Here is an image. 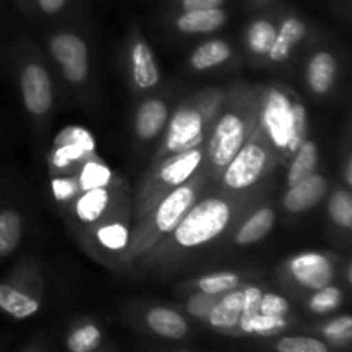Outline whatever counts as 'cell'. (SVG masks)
I'll return each instance as SVG.
<instances>
[{
  "mask_svg": "<svg viewBox=\"0 0 352 352\" xmlns=\"http://www.w3.org/2000/svg\"><path fill=\"white\" fill-rule=\"evenodd\" d=\"M260 313L268 316H287L291 313L289 301L275 292H263L260 301Z\"/></svg>",
  "mask_w": 352,
  "mask_h": 352,
  "instance_id": "obj_37",
  "label": "cell"
},
{
  "mask_svg": "<svg viewBox=\"0 0 352 352\" xmlns=\"http://www.w3.org/2000/svg\"><path fill=\"white\" fill-rule=\"evenodd\" d=\"M274 349L280 352H329L330 346L316 337L287 336L280 337L274 344Z\"/></svg>",
  "mask_w": 352,
  "mask_h": 352,
  "instance_id": "obj_35",
  "label": "cell"
},
{
  "mask_svg": "<svg viewBox=\"0 0 352 352\" xmlns=\"http://www.w3.org/2000/svg\"><path fill=\"white\" fill-rule=\"evenodd\" d=\"M344 302V292L342 289L337 287V285L329 284L322 289H316L311 292V296L308 298L306 302V308L309 313L318 316H329L333 311L342 306Z\"/></svg>",
  "mask_w": 352,
  "mask_h": 352,
  "instance_id": "obj_30",
  "label": "cell"
},
{
  "mask_svg": "<svg viewBox=\"0 0 352 352\" xmlns=\"http://www.w3.org/2000/svg\"><path fill=\"white\" fill-rule=\"evenodd\" d=\"M217 298H219V296H210V294H205V292L198 291L196 294H192L191 298L188 299V302H186V309H188L189 315L195 316V318L206 320L210 309H212V306L215 305Z\"/></svg>",
  "mask_w": 352,
  "mask_h": 352,
  "instance_id": "obj_38",
  "label": "cell"
},
{
  "mask_svg": "<svg viewBox=\"0 0 352 352\" xmlns=\"http://www.w3.org/2000/svg\"><path fill=\"white\" fill-rule=\"evenodd\" d=\"M113 203V192L110 186L81 191L72 199V213L82 226H93L110 212Z\"/></svg>",
  "mask_w": 352,
  "mask_h": 352,
  "instance_id": "obj_17",
  "label": "cell"
},
{
  "mask_svg": "<svg viewBox=\"0 0 352 352\" xmlns=\"http://www.w3.org/2000/svg\"><path fill=\"white\" fill-rule=\"evenodd\" d=\"M323 339L330 347H349L352 342V318L340 315L320 327Z\"/></svg>",
  "mask_w": 352,
  "mask_h": 352,
  "instance_id": "obj_33",
  "label": "cell"
},
{
  "mask_svg": "<svg viewBox=\"0 0 352 352\" xmlns=\"http://www.w3.org/2000/svg\"><path fill=\"white\" fill-rule=\"evenodd\" d=\"M50 55L60 67L62 76L71 85H81L89 74L88 45L79 34L62 31L52 36Z\"/></svg>",
  "mask_w": 352,
  "mask_h": 352,
  "instance_id": "obj_11",
  "label": "cell"
},
{
  "mask_svg": "<svg viewBox=\"0 0 352 352\" xmlns=\"http://www.w3.org/2000/svg\"><path fill=\"white\" fill-rule=\"evenodd\" d=\"M76 177H78L81 191H86V189L110 186L112 184L113 174L112 170H110L103 162H100L95 155V157L88 158V160H85L79 165L78 172H76Z\"/></svg>",
  "mask_w": 352,
  "mask_h": 352,
  "instance_id": "obj_29",
  "label": "cell"
},
{
  "mask_svg": "<svg viewBox=\"0 0 352 352\" xmlns=\"http://www.w3.org/2000/svg\"><path fill=\"white\" fill-rule=\"evenodd\" d=\"M329 215L337 227L352 229V198L346 188H336L329 198Z\"/></svg>",
  "mask_w": 352,
  "mask_h": 352,
  "instance_id": "obj_34",
  "label": "cell"
},
{
  "mask_svg": "<svg viewBox=\"0 0 352 352\" xmlns=\"http://www.w3.org/2000/svg\"><path fill=\"white\" fill-rule=\"evenodd\" d=\"M127 64H129L131 81L136 89L148 91L160 82V69H158L153 48L144 38H131L129 48H127Z\"/></svg>",
  "mask_w": 352,
  "mask_h": 352,
  "instance_id": "obj_13",
  "label": "cell"
},
{
  "mask_svg": "<svg viewBox=\"0 0 352 352\" xmlns=\"http://www.w3.org/2000/svg\"><path fill=\"white\" fill-rule=\"evenodd\" d=\"M226 0H179L181 10H196V9H215L222 7Z\"/></svg>",
  "mask_w": 352,
  "mask_h": 352,
  "instance_id": "obj_40",
  "label": "cell"
},
{
  "mask_svg": "<svg viewBox=\"0 0 352 352\" xmlns=\"http://www.w3.org/2000/svg\"><path fill=\"white\" fill-rule=\"evenodd\" d=\"M306 33H308V26H306V23L301 17H284L277 26V34H275L274 43H272L270 50L267 54L268 60L274 62V64L287 62L292 52H294L296 45H299L305 40Z\"/></svg>",
  "mask_w": 352,
  "mask_h": 352,
  "instance_id": "obj_18",
  "label": "cell"
},
{
  "mask_svg": "<svg viewBox=\"0 0 352 352\" xmlns=\"http://www.w3.org/2000/svg\"><path fill=\"white\" fill-rule=\"evenodd\" d=\"M277 34V24L268 17H258L246 28V45L256 57H267Z\"/></svg>",
  "mask_w": 352,
  "mask_h": 352,
  "instance_id": "obj_27",
  "label": "cell"
},
{
  "mask_svg": "<svg viewBox=\"0 0 352 352\" xmlns=\"http://www.w3.org/2000/svg\"><path fill=\"white\" fill-rule=\"evenodd\" d=\"M287 188L289 189L282 198L285 212L305 213L315 208L325 198V195L329 192V181L318 172H313L311 175L287 186Z\"/></svg>",
  "mask_w": 352,
  "mask_h": 352,
  "instance_id": "obj_15",
  "label": "cell"
},
{
  "mask_svg": "<svg viewBox=\"0 0 352 352\" xmlns=\"http://www.w3.org/2000/svg\"><path fill=\"white\" fill-rule=\"evenodd\" d=\"M226 93L219 88L203 89L182 102L174 113L168 116L157 160L205 143L226 98Z\"/></svg>",
  "mask_w": 352,
  "mask_h": 352,
  "instance_id": "obj_5",
  "label": "cell"
},
{
  "mask_svg": "<svg viewBox=\"0 0 352 352\" xmlns=\"http://www.w3.org/2000/svg\"><path fill=\"white\" fill-rule=\"evenodd\" d=\"M318 144L313 140L306 138L301 144H299L298 150L292 153L291 165H289L287 172V186L294 184V182L301 181V179L308 177L313 172H316L318 168Z\"/></svg>",
  "mask_w": 352,
  "mask_h": 352,
  "instance_id": "obj_25",
  "label": "cell"
},
{
  "mask_svg": "<svg viewBox=\"0 0 352 352\" xmlns=\"http://www.w3.org/2000/svg\"><path fill=\"white\" fill-rule=\"evenodd\" d=\"M278 155L268 143L267 138L254 127L253 133L248 136L243 146L237 150L232 160L220 172V182L223 191L227 192H244L263 181L278 164Z\"/></svg>",
  "mask_w": 352,
  "mask_h": 352,
  "instance_id": "obj_7",
  "label": "cell"
},
{
  "mask_svg": "<svg viewBox=\"0 0 352 352\" xmlns=\"http://www.w3.org/2000/svg\"><path fill=\"white\" fill-rule=\"evenodd\" d=\"M344 177H346L347 186L352 184V160L351 157H347L346 160V167H344Z\"/></svg>",
  "mask_w": 352,
  "mask_h": 352,
  "instance_id": "obj_42",
  "label": "cell"
},
{
  "mask_svg": "<svg viewBox=\"0 0 352 352\" xmlns=\"http://www.w3.org/2000/svg\"><path fill=\"white\" fill-rule=\"evenodd\" d=\"M52 192H54V198L57 199V201H72V199L81 192L78 177H76V172L74 174L55 175V177L52 179Z\"/></svg>",
  "mask_w": 352,
  "mask_h": 352,
  "instance_id": "obj_36",
  "label": "cell"
},
{
  "mask_svg": "<svg viewBox=\"0 0 352 352\" xmlns=\"http://www.w3.org/2000/svg\"><path fill=\"white\" fill-rule=\"evenodd\" d=\"M260 88L239 86L226 93L205 141V158L210 174L219 177L244 141L258 126Z\"/></svg>",
  "mask_w": 352,
  "mask_h": 352,
  "instance_id": "obj_2",
  "label": "cell"
},
{
  "mask_svg": "<svg viewBox=\"0 0 352 352\" xmlns=\"http://www.w3.org/2000/svg\"><path fill=\"white\" fill-rule=\"evenodd\" d=\"M241 315H243V289L237 287L217 298L215 305L206 316V322L213 330L236 333Z\"/></svg>",
  "mask_w": 352,
  "mask_h": 352,
  "instance_id": "obj_20",
  "label": "cell"
},
{
  "mask_svg": "<svg viewBox=\"0 0 352 352\" xmlns=\"http://www.w3.org/2000/svg\"><path fill=\"white\" fill-rule=\"evenodd\" d=\"M254 2H272V0H254Z\"/></svg>",
  "mask_w": 352,
  "mask_h": 352,
  "instance_id": "obj_43",
  "label": "cell"
},
{
  "mask_svg": "<svg viewBox=\"0 0 352 352\" xmlns=\"http://www.w3.org/2000/svg\"><path fill=\"white\" fill-rule=\"evenodd\" d=\"M243 208V199L229 195H212L196 199L170 234L140 258L144 267L170 265L189 251L219 239Z\"/></svg>",
  "mask_w": 352,
  "mask_h": 352,
  "instance_id": "obj_1",
  "label": "cell"
},
{
  "mask_svg": "<svg viewBox=\"0 0 352 352\" xmlns=\"http://www.w3.org/2000/svg\"><path fill=\"white\" fill-rule=\"evenodd\" d=\"M285 275L296 287L302 291H316L333 284L336 278V261L330 254L320 251L298 253L285 261Z\"/></svg>",
  "mask_w": 352,
  "mask_h": 352,
  "instance_id": "obj_10",
  "label": "cell"
},
{
  "mask_svg": "<svg viewBox=\"0 0 352 352\" xmlns=\"http://www.w3.org/2000/svg\"><path fill=\"white\" fill-rule=\"evenodd\" d=\"M91 227V244L98 253L107 256H124L131 241V229L126 220L107 213Z\"/></svg>",
  "mask_w": 352,
  "mask_h": 352,
  "instance_id": "obj_14",
  "label": "cell"
},
{
  "mask_svg": "<svg viewBox=\"0 0 352 352\" xmlns=\"http://www.w3.org/2000/svg\"><path fill=\"white\" fill-rule=\"evenodd\" d=\"M144 323L155 336L167 340H181L189 333L188 320L175 309L164 308V306L148 309L144 315Z\"/></svg>",
  "mask_w": 352,
  "mask_h": 352,
  "instance_id": "obj_21",
  "label": "cell"
},
{
  "mask_svg": "<svg viewBox=\"0 0 352 352\" xmlns=\"http://www.w3.org/2000/svg\"><path fill=\"white\" fill-rule=\"evenodd\" d=\"M19 88L23 103L33 117H43L54 105V86L50 74L40 60H30L19 69Z\"/></svg>",
  "mask_w": 352,
  "mask_h": 352,
  "instance_id": "obj_12",
  "label": "cell"
},
{
  "mask_svg": "<svg viewBox=\"0 0 352 352\" xmlns=\"http://www.w3.org/2000/svg\"><path fill=\"white\" fill-rule=\"evenodd\" d=\"M258 127L280 160L292 157L308 134V112L296 93L282 86L260 88Z\"/></svg>",
  "mask_w": 352,
  "mask_h": 352,
  "instance_id": "obj_4",
  "label": "cell"
},
{
  "mask_svg": "<svg viewBox=\"0 0 352 352\" xmlns=\"http://www.w3.org/2000/svg\"><path fill=\"white\" fill-rule=\"evenodd\" d=\"M65 2H67V0H36V3H38V7H40L41 12L48 14V16L60 12V10L64 9Z\"/></svg>",
  "mask_w": 352,
  "mask_h": 352,
  "instance_id": "obj_41",
  "label": "cell"
},
{
  "mask_svg": "<svg viewBox=\"0 0 352 352\" xmlns=\"http://www.w3.org/2000/svg\"><path fill=\"white\" fill-rule=\"evenodd\" d=\"M23 239V217L14 208L0 210V260L16 251Z\"/></svg>",
  "mask_w": 352,
  "mask_h": 352,
  "instance_id": "obj_26",
  "label": "cell"
},
{
  "mask_svg": "<svg viewBox=\"0 0 352 352\" xmlns=\"http://www.w3.org/2000/svg\"><path fill=\"white\" fill-rule=\"evenodd\" d=\"M168 116V105L162 98L144 100L134 116V133L141 141L155 140L164 133Z\"/></svg>",
  "mask_w": 352,
  "mask_h": 352,
  "instance_id": "obj_19",
  "label": "cell"
},
{
  "mask_svg": "<svg viewBox=\"0 0 352 352\" xmlns=\"http://www.w3.org/2000/svg\"><path fill=\"white\" fill-rule=\"evenodd\" d=\"M261 296H263V291L256 285H246L243 289V315H241L239 322H244L260 313Z\"/></svg>",
  "mask_w": 352,
  "mask_h": 352,
  "instance_id": "obj_39",
  "label": "cell"
},
{
  "mask_svg": "<svg viewBox=\"0 0 352 352\" xmlns=\"http://www.w3.org/2000/svg\"><path fill=\"white\" fill-rule=\"evenodd\" d=\"M41 296L40 272L24 261L0 280V311L14 320H26L40 311Z\"/></svg>",
  "mask_w": 352,
  "mask_h": 352,
  "instance_id": "obj_8",
  "label": "cell"
},
{
  "mask_svg": "<svg viewBox=\"0 0 352 352\" xmlns=\"http://www.w3.org/2000/svg\"><path fill=\"white\" fill-rule=\"evenodd\" d=\"M275 219L277 213L272 206H261V208L254 210L239 227L234 236V243L237 246H251V244L258 243L263 237H267L272 232L275 226Z\"/></svg>",
  "mask_w": 352,
  "mask_h": 352,
  "instance_id": "obj_23",
  "label": "cell"
},
{
  "mask_svg": "<svg viewBox=\"0 0 352 352\" xmlns=\"http://www.w3.org/2000/svg\"><path fill=\"white\" fill-rule=\"evenodd\" d=\"M205 167V143L157 160L155 167L151 168V172L144 179L143 186L138 191L136 205H134L136 219L146 213L167 192L188 182L192 175L198 174Z\"/></svg>",
  "mask_w": 352,
  "mask_h": 352,
  "instance_id": "obj_6",
  "label": "cell"
},
{
  "mask_svg": "<svg viewBox=\"0 0 352 352\" xmlns=\"http://www.w3.org/2000/svg\"><path fill=\"white\" fill-rule=\"evenodd\" d=\"M102 340L103 332L100 330V327L88 322L72 329L65 340V346L71 352H91L102 346Z\"/></svg>",
  "mask_w": 352,
  "mask_h": 352,
  "instance_id": "obj_31",
  "label": "cell"
},
{
  "mask_svg": "<svg viewBox=\"0 0 352 352\" xmlns=\"http://www.w3.org/2000/svg\"><path fill=\"white\" fill-rule=\"evenodd\" d=\"M339 62L337 57L329 50H318L308 58L305 69L306 85L309 91L318 96H325L332 91L337 81Z\"/></svg>",
  "mask_w": 352,
  "mask_h": 352,
  "instance_id": "obj_16",
  "label": "cell"
},
{
  "mask_svg": "<svg viewBox=\"0 0 352 352\" xmlns=\"http://www.w3.org/2000/svg\"><path fill=\"white\" fill-rule=\"evenodd\" d=\"M96 155L93 134L81 126H69L57 134L48 157V165L55 175L74 174L76 168Z\"/></svg>",
  "mask_w": 352,
  "mask_h": 352,
  "instance_id": "obj_9",
  "label": "cell"
},
{
  "mask_svg": "<svg viewBox=\"0 0 352 352\" xmlns=\"http://www.w3.org/2000/svg\"><path fill=\"white\" fill-rule=\"evenodd\" d=\"M206 186V170L201 168L198 174L192 175L188 182L177 186L170 192L158 199L146 213L136 219V227L131 230V241L124 253L122 261L133 263L140 260L146 251L157 246L167 234L174 230L179 220L188 213L201 196Z\"/></svg>",
  "mask_w": 352,
  "mask_h": 352,
  "instance_id": "obj_3",
  "label": "cell"
},
{
  "mask_svg": "<svg viewBox=\"0 0 352 352\" xmlns=\"http://www.w3.org/2000/svg\"><path fill=\"white\" fill-rule=\"evenodd\" d=\"M227 12L222 7L215 9H196L182 10L175 17V28L186 34H206L215 33L226 24Z\"/></svg>",
  "mask_w": 352,
  "mask_h": 352,
  "instance_id": "obj_22",
  "label": "cell"
},
{
  "mask_svg": "<svg viewBox=\"0 0 352 352\" xmlns=\"http://www.w3.org/2000/svg\"><path fill=\"white\" fill-rule=\"evenodd\" d=\"M287 316H268L256 313L251 318L237 323L236 333L243 336H256V337H274L278 336L282 330L287 329Z\"/></svg>",
  "mask_w": 352,
  "mask_h": 352,
  "instance_id": "obj_28",
  "label": "cell"
},
{
  "mask_svg": "<svg viewBox=\"0 0 352 352\" xmlns=\"http://www.w3.org/2000/svg\"><path fill=\"white\" fill-rule=\"evenodd\" d=\"M196 289L199 292H205L210 296H222L226 292L234 291L241 285V277L236 272H215V274H208L199 277L195 280Z\"/></svg>",
  "mask_w": 352,
  "mask_h": 352,
  "instance_id": "obj_32",
  "label": "cell"
},
{
  "mask_svg": "<svg viewBox=\"0 0 352 352\" xmlns=\"http://www.w3.org/2000/svg\"><path fill=\"white\" fill-rule=\"evenodd\" d=\"M230 57H232V47L226 40L215 38L198 45L191 54L189 64L195 71H210L222 65Z\"/></svg>",
  "mask_w": 352,
  "mask_h": 352,
  "instance_id": "obj_24",
  "label": "cell"
}]
</instances>
